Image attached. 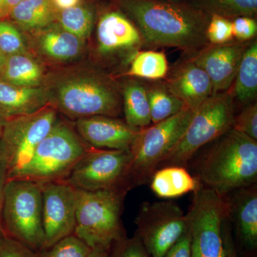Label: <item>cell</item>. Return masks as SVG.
<instances>
[{"mask_svg": "<svg viewBox=\"0 0 257 257\" xmlns=\"http://www.w3.org/2000/svg\"><path fill=\"white\" fill-rule=\"evenodd\" d=\"M45 88L27 87L0 80V110L8 118L32 114L49 104Z\"/></svg>", "mask_w": 257, "mask_h": 257, "instance_id": "ac0fdd59", "label": "cell"}, {"mask_svg": "<svg viewBox=\"0 0 257 257\" xmlns=\"http://www.w3.org/2000/svg\"><path fill=\"white\" fill-rule=\"evenodd\" d=\"M164 82L169 90L193 111L214 95L209 76L192 58L186 59L169 70Z\"/></svg>", "mask_w": 257, "mask_h": 257, "instance_id": "2e32d148", "label": "cell"}, {"mask_svg": "<svg viewBox=\"0 0 257 257\" xmlns=\"http://www.w3.org/2000/svg\"><path fill=\"white\" fill-rule=\"evenodd\" d=\"M0 51L6 57L26 53L21 33L14 24L7 19L0 20Z\"/></svg>", "mask_w": 257, "mask_h": 257, "instance_id": "f546056e", "label": "cell"}, {"mask_svg": "<svg viewBox=\"0 0 257 257\" xmlns=\"http://www.w3.org/2000/svg\"><path fill=\"white\" fill-rule=\"evenodd\" d=\"M206 37L209 45H221L234 40L232 31V20L211 15L209 18Z\"/></svg>", "mask_w": 257, "mask_h": 257, "instance_id": "4dcf8cb0", "label": "cell"}, {"mask_svg": "<svg viewBox=\"0 0 257 257\" xmlns=\"http://www.w3.org/2000/svg\"><path fill=\"white\" fill-rule=\"evenodd\" d=\"M149 48L173 47L192 58L209 45V15L178 0H118Z\"/></svg>", "mask_w": 257, "mask_h": 257, "instance_id": "6da1fadb", "label": "cell"}, {"mask_svg": "<svg viewBox=\"0 0 257 257\" xmlns=\"http://www.w3.org/2000/svg\"><path fill=\"white\" fill-rule=\"evenodd\" d=\"M3 236H5V235L3 234V230H2L1 227H0V237Z\"/></svg>", "mask_w": 257, "mask_h": 257, "instance_id": "ee69618b", "label": "cell"}, {"mask_svg": "<svg viewBox=\"0 0 257 257\" xmlns=\"http://www.w3.org/2000/svg\"><path fill=\"white\" fill-rule=\"evenodd\" d=\"M232 128L248 138L257 141V104H248L237 116H235Z\"/></svg>", "mask_w": 257, "mask_h": 257, "instance_id": "d6a6232c", "label": "cell"}, {"mask_svg": "<svg viewBox=\"0 0 257 257\" xmlns=\"http://www.w3.org/2000/svg\"><path fill=\"white\" fill-rule=\"evenodd\" d=\"M53 0H23L13 8L8 18L25 30L48 28L57 19Z\"/></svg>", "mask_w": 257, "mask_h": 257, "instance_id": "ffe728a7", "label": "cell"}, {"mask_svg": "<svg viewBox=\"0 0 257 257\" xmlns=\"http://www.w3.org/2000/svg\"><path fill=\"white\" fill-rule=\"evenodd\" d=\"M130 148L103 150L92 148L74 167L64 182L79 190L128 189L126 175L130 163Z\"/></svg>", "mask_w": 257, "mask_h": 257, "instance_id": "8fae6325", "label": "cell"}, {"mask_svg": "<svg viewBox=\"0 0 257 257\" xmlns=\"http://www.w3.org/2000/svg\"><path fill=\"white\" fill-rule=\"evenodd\" d=\"M197 178L221 194L249 187L257 180V141L231 128L201 162Z\"/></svg>", "mask_w": 257, "mask_h": 257, "instance_id": "7a4b0ae2", "label": "cell"}, {"mask_svg": "<svg viewBox=\"0 0 257 257\" xmlns=\"http://www.w3.org/2000/svg\"><path fill=\"white\" fill-rule=\"evenodd\" d=\"M7 57L0 51V71L3 68V65H4L5 60H6Z\"/></svg>", "mask_w": 257, "mask_h": 257, "instance_id": "7bdbcfd3", "label": "cell"}, {"mask_svg": "<svg viewBox=\"0 0 257 257\" xmlns=\"http://www.w3.org/2000/svg\"><path fill=\"white\" fill-rule=\"evenodd\" d=\"M8 179H9V176H8V166H7L4 158L0 154V209H1L5 186H6Z\"/></svg>", "mask_w": 257, "mask_h": 257, "instance_id": "74e56055", "label": "cell"}, {"mask_svg": "<svg viewBox=\"0 0 257 257\" xmlns=\"http://www.w3.org/2000/svg\"><path fill=\"white\" fill-rule=\"evenodd\" d=\"M233 37L240 42H248L256 36V20L251 17H239L232 20Z\"/></svg>", "mask_w": 257, "mask_h": 257, "instance_id": "836d02e7", "label": "cell"}, {"mask_svg": "<svg viewBox=\"0 0 257 257\" xmlns=\"http://www.w3.org/2000/svg\"><path fill=\"white\" fill-rule=\"evenodd\" d=\"M50 27L44 29L45 31L39 38V46L45 55L54 60L62 61L72 60L79 55L84 45L82 40L60 26Z\"/></svg>", "mask_w": 257, "mask_h": 257, "instance_id": "cb8c5ba5", "label": "cell"}, {"mask_svg": "<svg viewBox=\"0 0 257 257\" xmlns=\"http://www.w3.org/2000/svg\"><path fill=\"white\" fill-rule=\"evenodd\" d=\"M23 0H2L0 5V20H5L9 16L10 12Z\"/></svg>", "mask_w": 257, "mask_h": 257, "instance_id": "f35d334b", "label": "cell"}, {"mask_svg": "<svg viewBox=\"0 0 257 257\" xmlns=\"http://www.w3.org/2000/svg\"><path fill=\"white\" fill-rule=\"evenodd\" d=\"M107 251L101 248H94L88 257H107Z\"/></svg>", "mask_w": 257, "mask_h": 257, "instance_id": "60d3db41", "label": "cell"}, {"mask_svg": "<svg viewBox=\"0 0 257 257\" xmlns=\"http://www.w3.org/2000/svg\"><path fill=\"white\" fill-rule=\"evenodd\" d=\"M145 86L152 124L165 121L187 109L184 103L169 90L165 82L155 81L150 84L145 83Z\"/></svg>", "mask_w": 257, "mask_h": 257, "instance_id": "d4e9b609", "label": "cell"}, {"mask_svg": "<svg viewBox=\"0 0 257 257\" xmlns=\"http://www.w3.org/2000/svg\"><path fill=\"white\" fill-rule=\"evenodd\" d=\"M0 257H38L37 253L16 240L0 237Z\"/></svg>", "mask_w": 257, "mask_h": 257, "instance_id": "e575fe53", "label": "cell"}, {"mask_svg": "<svg viewBox=\"0 0 257 257\" xmlns=\"http://www.w3.org/2000/svg\"><path fill=\"white\" fill-rule=\"evenodd\" d=\"M150 188L157 197L169 199L196 192L203 185L180 166H168L157 169L150 179Z\"/></svg>", "mask_w": 257, "mask_h": 257, "instance_id": "d6986e66", "label": "cell"}, {"mask_svg": "<svg viewBox=\"0 0 257 257\" xmlns=\"http://www.w3.org/2000/svg\"><path fill=\"white\" fill-rule=\"evenodd\" d=\"M107 257H151L140 238L135 234L115 241L107 253Z\"/></svg>", "mask_w": 257, "mask_h": 257, "instance_id": "1f68e13d", "label": "cell"}, {"mask_svg": "<svg viewBox=\"0 0 257 257\" xmlns=\"http://www.w3.org/2000/svg\"><path fill=\"white\" fill-rule=\"evenodd\" d=\"M8 119V116H7L3 111L0 110V136H1L3 128H4L5 123H6Z\"/></svg>", "mask_w": 257, "mask_h": 257, "instance_id": "b9f144b4", "label": "cell"}, {"mask_svg": "<svg viewBox=\"0 0 257 257\" xmlns=\"http://www.w3.org/2000/svg\"><path fill=\"white\" fill-rule=\"evenodd\" d=\"M229 217H232L241 243L248 251L257 247V189L256 184L235 190L228 198Z\"/></svg>", "mask_w": 257, "mask_h": 257, "instance_id": "e0dca14e", "label": "cell"}, {"mask_svg": "<svg viewBox=\"0 0 257 257\" xmlns=\"http://www.w3.org/2000/svg\"><path fill=\"white\" fill-rule=\"evenodd\" d=\"M135 224V234L151 257L165 256L189 230L187 215L172 201L143 202Z\"/></svg>", "mask_w": 257, "mask_h": 257, "instance_id": "30bf717a", "label": "cell"}, {"mask_svg": "<svg viewBox=\"0 0 257 257\" xmlns=\"http://www.w3.org/2000/svg\"><path fill=\"white\" fill-rule=\"evenodd\" d=\"M55 95L56 107L73 119L92 116L116 117L121 111L117 90L100 76L67 77L57 83Z\"/></svg>", "mask_w": 257, "mask_h": 257, "instance_id": "ba28073f", "label": "cell"}, {"mask_svg": "<svg viewBox=\"0 0 257 257\" xmlns=\"http://www.w3.org/2000/svg\"><path fill=\"white\" fill-rule=\"evenodd\" d=\"M75 130L89 146L103 150L130 148L140 131L126 121L106 116H92L76 120Z\"/></svg>", "mask_w": 257, "mask_h": 257, "instance_id": "9a60e30c", "label": "cell"}, {"mask_svg": "<svg viewBox=\"0 0 257 257\" xmlns=\"http://www.w3.org/2000/svg\"><path fill=\"white\" fill-rule=\"evenodd\" d=\"M0 226L5 236L35 252L41 251L45 234L40 184L23 179L8 181L0 209Z\"/></svg>", "mask_w": 257, "mask_h": 257, "instance_id": "5b68a950", "label": "cell"}, {"mask_svg": "<svg viewBox=\"0 0 257 257\" xmlns=\"http://www.w3.org/2000/svg\"><path fill=\"white\" fill-rule=\"evenodd\" d=\"M42 77L41 65L27 53L7 57L0 71V80L22 87H40Z\"/></svg>", "mask_w": 257, "mask_h": 257, "instance_id": "7402d4cb", "label": "cell"}, {"mask_svg": "<svg viewBox=\"0 0 257 257\" xmlns=\"http://www.w3.org/2000/svg\"><path fill=\"white\" fill-rule=\"evenodd\" d=\"M57 119V110L50 104L32 114L8 118L0 136V154L8 166L9 179L30 162Z\"/></svg>", "mask_w": 257, "mask_h": 257, "instance_id": "9c48e42d", "label": "cell"}, {"mask_svg": "<svg viewBox=\"0 0 257 257\" xmlns=\"http://www.w3.org/2000/svg\"><path fill=\"white\" fill-rule=\"evenodd\" d=\"M209 15H218L233 20L239 17L254 18L257 0H183Z\"/></svg>", "mask_w": 257, "mask_h": 257, "instance_id": "4316f807", "label": "cell"}, {"mask_svg": "<svg viewBox=\"0 0 257 257\" xmlns=\"http://www.w3.org/2000/svg\"><path fill=\"white\" fill-rule=\"evenodd\" d=\"M125 189L88 191L77 189L74 235L92 249L109 251L111 245L126 236L121 220Z\"/></svg>", "mask_w": 257, "mask_h": 257, "instance_id": "3957f363", "label": "cell"}, {"mask_svg": "<svg viewBox=\"0 0 257 257\" xmlns=\"http://www.w3.org/2000/svg\"><path fill=\"white\" fill-rule=\"evenodd\" d=\"M92 250L82 240L72 234L37 253L38 257H88Z\"/></svg>", "mask_w": 257, "mask_h": 257, "instance_id": "f1b7e54d", "label": "cell"}, {"mask_svg": "<svg viewBox=\"0 0 257 257\" xmlns=\"http://www.w3.org/2000/svg\"><path fill=\"white\" fill-rule=\"evenodd\" d=\"M194 111L184 109L175 116L141 128L130 145L126 175L128 190L149 183L162 161L177 145Z\"/></svg>", "mask_w": 257, "mask_h": 257, "instance_id": "8992f818", "label": "cell"}, {"mask_svg": "<svg viewBox=\"0 0 257 257\" xmlns=\"http://www.w3.org/2000/svg\"><path fill=\"white\" fill-rule=\"evenodd\" d=\"M96 42L98 52L103 56L128 53L133 58L145 46L136 25L119 11L106 12L101 15L96 27Z\"/></svg>", "mask_w": 257, "mask_h": 257, "instance_id": "5bb4252c", "label": "cell"}, {"mask_svg": "<svg viewBox=\"0 0 257 257\" xmlns=\"http://www.w3.org/2000/svg\"><path fill=\"white\" fill-rule=\"evenodd\" d=\"M250 41L234 40L221 45H208L192 60L209 76L214 94L231 89L245 50Z\"/></svg>", "mask_w": 257, "mask_h": 257, "instance_id": "4fadbf2b", "label": "cell"}, {"mask_svg": "<svg viewBox=\"0 0 257 257\" xmlns=\"http://www.w3.org/2000/svg\"><path fill=\"white\" fill-rule=\"evenodd\" d=\"M80 1L81 0H53L56 8L61 10L77 6Z\"/></svg>", "mask_w": 257, "mask_h": 257, "instance_id": "ab89813d", "label": "cell"}, {"mask_svg": "<svg viewBox=\"0 0 257 257\" xmlns=\"http://www.w3.org/2000/svg\"><path fill=\"white\" fill-rule=\"evenodd\" d=\"M125 121L132 127L141 128L151 125L150 104L145 84L138 80L125 83L122 89Z\"/></svg>", "mask_w": 257, "mask_h": 257, "instance_id": "603a6c76", "label": "cell"}, {"mask_svg": "<svg viewBox=\"0 0 257 257\" xmlns=\"http://www.w3.org/2000/svg\"><path fill=\"white\" fill-rule=\"evenodd\" d=\"M234 99L229 90L211 96L194 111L177 145L159 165L186 167L199 149L232 128Z\"/></svg>", "mask_w": 257, "mask_h": 257, "instance_id": "52a82bcc", "label": "cell"}, {"mask_svg": "<svg viewBox=\"0 0 257 257\" xmlns=\"http://www.w3.org/2000/svg\"><path fill=\"white\" fill-rule=\"evenodd\" d=\"M91 148L75 128L57 119L30 162L13 179H28L40 184L64 182Z\"/></svg>", "mask_w": 257, "mask_h": 257, "instance_id": "277c9868", "label": "cell"}, {"mask_svg": "<svg viewBox=\"0 0 257 257\" xmlns=\"http://www.w3.org/2000/svg\"><path fill=\"white\" fill-rule=\"evenodd\" d=\"M1 1L2 0H0V5H1Z\"/></svg>", "mask_w": 257, "mask_h": 257, "instance_id": "f6af8a7d", "label": "cell"}, {"mask_svg": "<svg viewBox=\"0 0 257 257\" xmlns=\"http://www.w3.org/2000/svg\"><path fill=\"white\" fill-rule=\"evenodd\" d=\"M232 90H229L234 99L242 105L254 102L257 94V41L249 44L240 62L237 73L233 83Z\"/></svg>", "mask_w": 257, "mask_h": 257, "instance_id": "44dd1931", "label": "cell"}, {"mask_svg": "<svg viewBox=\"0 0 257 257\" xmlns=\"http://www.w3.org/2000/svg\"><path fill=\"white\" fill-rule=\"evenodd\" d=\"M163 257H192V238L189 228Z\"/></svg>", "mask_w": 257, "mask_h": 257, "instance_id": "d590c367", "label": "cell"}, {"mask_svg": "<svg viewBox=\"0 0 257 257\" xmlns=\"http://www.w3.org/2000/svg\"><path fill=\"white\" fill-rule=\"evenodd\" d=\"M60 26L63 30L84 40L89 37L94 23V11L86 5L61 10L57 15Z\"/></svg>", "mask_w": 257, "mask_h": 257, "instance_id": "83f0119b", "label": "cell"}, {"mask_svg": "<svg viewBox=\"0 0 257 257\" xmlns=\"http://www.w3.org/2000/svg\"><path fill=\"white\" fill-rule=\"evenodd\" d=\"M170 67L163 52L155 50L139 51L130 62L126 75L150 81L165 79Z\"/></svg>", "mask_w": 257, "mask_h": 257, "instance_id": "484cf974", "label": "cell"}, {"mask_svg": "<svg viewBox=\"0 0 257 257\" xmlns=\"http://www.w3.org/2000/svg\"><path fill=\"white\" fill-rule=\"evenodd\" d=\"M40 187L45 234L42 249H45L74 234L77 189L65 182H47L40 184Z\"/></svg>", "mask_w": 257, "mask_h": 257, "instance_id": "7c38bea8", "label": "cell"}, {"mask_svg": "<svg viewBox=\"0 0 257 257\" xmlns=\"http://www.w3.org/2000/svg\"><path fill=\"white\" fill-rule=\"evenodd\" d=\"M229 217L224 221L223 225V235H224L226 257H238L237 251H236L234 239L229 227Z\"/></svg>", "mask_w": 257, "mask_h": 257, "instance_id": "8d00e7d4", "label": "cell"}]
</instances>
